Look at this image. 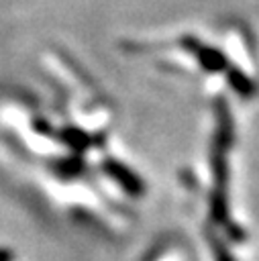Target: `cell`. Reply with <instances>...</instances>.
Here are the masks:
<instances>
[]
</instances>
